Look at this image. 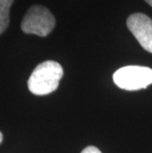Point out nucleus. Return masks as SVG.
Here are the masks:
<instances>
[{
	"instance_id": "obj_1",
	"label": "nucleus",
	"mask_w": 152,
	"mask_h": 153,
	"mask_svg": "<svg viewBox=\"0 0 152 153\" xmlns=\"http://www.w3.org/2000/svg\"><path fill=\"white\" fill-rule=\"evenodd\" d=\"M63 76L62 66L53 60L40 63L28 80V88L34 95L44 96L53 93L59 87Z\"/></svg>"
},
{
	"instance_id": "obj_2",
	"label": "nucleus",
	"mask_w": 152,
	"mask_h": 153,
	"mask_svg": "<svg viewBox=\"0 0 152 153\" xmlns=\"http://www.w3.org/2000/svg\"><path fill=\"white\" fill-rule=\"evenodd\" d=\"M113 79L121 89L128 91L144 89L152 84V69L139 65L124 66L116 71Z\"/></svg>"
},
{
	"instance_id": "obj_3",
	"label": "nucleus",
	"mask_w": 152,
	"mask_h": 153,
	"mask_svg": "<svg viewBox=\"0 0 152 153\" xmlns=\"http://www.w3.org/2000/svg\"><path fill=\"white\" fill-rule=\"evenodd\" d=\"M56 18L47 8L42 5H34L29 9L21 23L22 31L26 34L47 36L53 30Z\"/></svg>"
},
{
	"instance_id": "obj_4",
	"label": "nucleus",
	"mask_w": 152,
	"mask_h": 153,
	"mask_svg": "<svg viewBox=\"0 0 152 153\" xmlns=\"http://www.w3.org/2000/svg\"><path fill=\"white\" fill-rule=\"evenodd\" d=\"M127 26L141 47L152 53V19L142 13H134L128 18Z\"/></svg>"
},
{
	"instance_id": "obj_5",
	"label": "nucleus",
	"mask_w": 152,
	"mask_h": 153,
	"mask_svg": "<svg viewBox=\"0 0 152 153\" xmlns=\"http://www.w3.org/2000/svg\"><path fill=\"white\" fill-rule=\"evenodd\" d=\"M14 0H0V35L3 34L9 25V11Z\"/></svg>"
},
{
	"instance_id": "obj_6",
	"label": "nucleus",
	"mask_w": 152,
	"mask_h": 153,
	"mask_svg": "<svg viewBox=\"0 0 152 153\" xmlns=\"http://www.w3.org/2000/svg\"><path fill=\"white\" fill-rule=\"evenodd\" d=\"M81 153H102L100 151V149H98L95 146H88L85 149H83V151Z\"/></svg>"
},
{
	"instance_id": "obj_7",
	"label": "nucleus",
	"mask_w": 152,
	"mask_h": 153,
	"mask_svg": "<svg viewBox=\"0 0 152 153\" xmlns=\"http://www.w3.org/2000/svg\"><path fill=\"white\" fill-rule=\"evenodd\" d=\"M144 1H146L148 4H149L151 7H152V0H144Z\"/></svg>"
},
{
	"instance_id": "obj_8",
	"label": "nucleus",
	"mask_w": 152,
	"mask_h": 153,
	"mask_svg": "<svg viewBox=\"0 0 152 153\" xmlns=\"http://www.w3.org/2000/svg\"><path fill=\"white\" fill-rule=\"evenodd\" d=\"M2 140H3V134L1 132H0V143L2 142Z\"/></svg>"
}]
</instances>
